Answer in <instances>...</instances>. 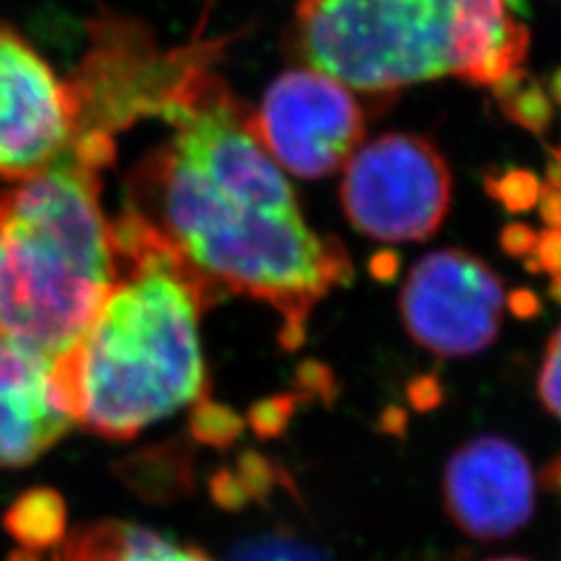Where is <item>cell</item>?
I'll return each instance as SVG.
<instances>
[{
	"instance_id": "obj_31",
	"label": "cell",
	"mask_w": 561,
	"mask_h": 561,
	"mask_svg": "<svg viewBox=\"0 0 561 561\" xmlns=\"http://www.w3.org/2000/svg\"><path fill=\"white\" fill-rule=\"evenodd\" d=\"M551 477H553V482H558L561 486V461L558 463V470H556Z\"/></svg>"
},
{
	"instance_id": "obj_23",
	"label": "cell",
	"mask_w": 561,
	"mask_h": 561,
	"mask_svg": "<svg viewBox=\"0 0 561 561\" xmlns=\"http://www.w3.org/2000/svg\"><path fill=\"white\" fill-rule=\"evenodd\" d=\"M539 215L547 225V229H560L561 231V190L545 185L539 196Z\"/></svg>"
},
{
	"instance_id": "obj_30",
	"label": "cell",
	"mask_w": 561,
	"mask_h": 561,
	"mask_svg": "<svg viewBox=\"0 0 561 561\" xmlns=\"http://www.w3.org/2000/svg\"><path fill=\"white\" fill-rule=\"evenodd\" d=\"M505 2H507V4L512 7V9H516V11H518V13H522V15H528V11H530V9H528V2H526V0H505Z\"/></svg>"
},
{
	"instance_id": "obj_5",
	"label": "cell",
	"mask_w": 561,
	"mask_h": 561,
	"mask_svg": "<svg viewBox=\"0 0 561 561\" xmlns=\"http://www.w3.org/2000/svg\"><path fill=\"white\" fill-rule=\"evenodd\" d=\"M449 202L447 162L433 141L416 134H385L366 141L345 164V217L373 240H426L442 227Z\"/></svg>"
},
{
	"instance_id": "obj_8",
	"label": "cell",
	"mask_w": 561,
	"mask_h": 561,
	"mask_svg": "<svg viewBox=\"0 0 561 561\" xmlns=\"http://www.w3.org/2000/svg\"><path fill=\"white\" fill-rule=\"evenodd\" d=\"M503 304L502 279L486 262L463 250H437L412 266L400 310L424 350L463 358L497 340Z\"/></svg>"
},
{
	"instance_id": "obj_24",
	"label": "cell",
	"mask_w": 561,
	"mask_h": 561,
	"mask_svg": "<svg viewBox=\"0 0 561 561\" xmlns=\"http://www.w3.org/2000/svg\"><path fill=\"white\" fill-rule=\"evenodd\" d=\"M530 80L528 78V73L520 69V67H516V69H512L510 73H505L502 80L495 81L493 83V92H495V99L500 101V104L505 101H510L514 94H518L522 88L526 85V81Z\"/></svg>"
},
{
	"instance_id": "obj_16",
	"label": "cell",
	"mask_w": 561,
	"mask_h": 561,
	"mask_svg": "<svg viewBox=\"0 0 561 561\" xmlns=\"http://www.w3.org/2000/svg\"><path fill=\"white\" fill-rule=\"evenodd\" d=\"M192 435L201 443L222 447L233 442L240 433L241 424L238 416L210 401H202L192 414Z\"/></svg>"
},
{
	"instance_id": "obj_17",
	"label": "cell",
	"mask_w": 561,
	"mask_h": 561,
	"mask_svg": "<svg viewBox=\"0 0 561 561\" xmlns=\"http://www.w3.org/2000/svg\"><path fill=\"white\" fill-rule=\"evenodd\" d=\"M229 561H327L300 542L285 537H262L233 549Z\"/></svg>"
},
{
	"instance_id": "obj_33",
	"label": "cell",
	"mask_w": 561,
	"mask_h": 561,
	"mask_svg": "<svg viewBox=\"0 0 561 561\" xmlns=\"http://www.w3.org/2000/svg\"><path fill=\"white\" fill-rule=\"evenodd\" d=\"M493 561H524V560H518V558H505V560H493Z\"/></svg>"
},
{
	"instance_id": "obj_15",
	"label": "cell",
	"mask_w": 561,
	"mask_h": 561,
	"mask_svg": "<svg viewBox=\"0 0 561 561\" xmlns=\"http://www.w3.org/2000/svg\"><path fill=\"white\" fill-rule=\"evenodd\" d=\"M539 178L526 169H507L497 178H486L484 190L489 196L502 202L507 213H528L541 196Z\"/></svg>"
},
{
	"instance_id": "obj_2",
	"label": "cell",
	"mask_w": 561,
	"mask_h": 561,
	"mask_svg": "<svg viewBox=\"0 0 561 561\" xmlns=\"http://www.w3.org/2000/svg\"><path fill=\"white\" fill-rule=\"evenodd\" d=\"M113 131L88 125L59 161L0 192V341L62 358L117 277L102 171Z\"/></svg>"
},
{
	"instance_id": "obj_19",
	"label": "cell",
	"mask_w": 561,
	"mask_h": 561,
	"mask_svg": "<svg viewBox=\"0 0 561 561\" xmlns=\"http://www.w3.org/2000/svg\"><path fill=\"white\" fill-rule=\"evenodd\" d=\"M500 243H502V250L507 256L526 259V256L537 252L539 233L533 227L524 225V222H510V225L503 227Z\"/></svg>"
},
{
	"instance_id": "obj_10",
	"label": "cell",
	"mask_w": 561,
	"mask_h": 561,
	"mask_svg": "<svg viewBox=\"0 0 561 561\" xmlns=\"http://www.w3.org/2000/svg\"><path fill=\"white\" fill-rule=\"evenodd\" d=\"M73 424L55 360L0 341V468L38 460Z\"/></svg>"
},
{
	"instance_id": "obj_18",
	"label": "cell",
	"mask_w": 561,
	"mask_h": 561,
	"mask_svg": "<svg viewBox=\"0 0 561 561\" xmlns=\"http://www.w3.org/2000/svg\"><path fill=\"white\" fill-rule=\"evenodd\" d=\"M539 396L545 408L561 421V329L551 337L541 375H539Z\"/></svg>"
},
{
	"instance_id": "obj_26",
	"label": "cell",
	"mask_w": 561,
	"mask_h": 561,
	"mask_svg": "<svg viewBox=\"0 0 561 561\" xmlns=\"http://www.w3.org/2000/svg\"><path fill=\"white\" fill-rule=\"evenodd\" d=\"M549 94H551L549 99H553L561 106V67L553 71V76L549 80Z\"/></svg>"
},
{
	"instance_id": "obj_1",
	"label": "cell",
	"mask_w": 561,
	"mask_h": 561,
	"mask_svg": "<svg viewBox=\"0 0 561 561\" xmlns=\"http://www.w3.org/2000/svg\"><path fill=\"white\" fill-rule=\"evenodd\" d=\"M113 238L115 283L55 368L76 422L127 442L204 396L198 327L222 294L134 210L113 221Z\"/></svg>"
},
{
	"instance_id": "obj_25",
	"label": "cell",
	"mask_w": 561,
	"mask_h": 561,
	"mask_svg": "<svg viewBox=\"0 0 561 561\" xmlns=\"http://www.w3.org/2000/svg\"><path fill=\"white\" fill-rule=\"evenodd\" d=\"M545 178H547V185L549 187L561 190V159L556 157L551 150H549V161H547V167H545Z\"/></svg>"
},
{
	"instance_id": "obj_29",
	"label": "cell",
	"mask_w": 561,
	"mask_h": 561,
	"mask_svg": "<svg viewBox=\"0 0 561 561\" xmlns=\"http://www.w3.org/2000/svg\"><path fill=\"white\" fill-rule=\"evenodd\" d=\"M549 296H551V300L558 301L561 306V275L553 277V280H551V285H549Z\"/></svg>"
},
{
	"instance_id": "obj_13",
	"label": "cell",
	"mask_w": 561,
	"mask_h": 561,
	"mask_svg": "<svg viewBox=\"0 0 561 561\" xmlns=\"http://www.w3.org/2000/svg\"><path fill=\"white\" fill-rule=\"evenodd\" d=\"M187 466L181 447L159 445L121 460L115 472L136 495L148 502H167L190 482Z\"/></svg>"
},
{
	"instance_id": "obj_27",
	"label": "cell",
	"mask_w": 561,
	"mask_h": 561,
	"mask_svg": "<svg viewBox=\"0 0 561 561\" xmlns=\"http://www.w3.org/2000/svg\"><path fill=\"white\" fill-rule=\"evenodd\" d=\"M524 268L528 271V273H542L545 268H542L541 261H539V256H537V252L535 254H530V256H526V261H524Z\"/></svg>"
},
{
	"instance_id": "obj_6",
	"label": "cell",
	"mask_w": 561,
	"mask_h": 561,
	"mask_svg": "<svg viewBox=\"0 0 561 561\" xmlns=\"http://www.w3.org/2000/svg\"><path fill=\"white\" fill-rule=\"evenodd\" d=\"M88 127L80 81H67L15 32L0 27V180L59 161Z\"/></svg>"
},
{
	"instance_id": "obj_21",
	"label": "cell",
	"mask_w": 561,
	"mask_h": 561,
	"mask_svg": "<svg viewBox=\"0 0 561 561\" xmlns=\"http://www.w3.org/2000/svg\"><path fill=\"white\" fill-rule=\"evenodd\" d=\"M400 268L401 259L396 250H379L368 261V271L379 283H393L400 275Z\"/></svg>"
},
{
	"instance_id": "obj_20",
	"label": "cell",
	"mask_w": 561,
	"mask_h": 561,
	"mask_svg": "<svg viewBox=\"0 0 561 561\" xmlns=\"http://www.w3.org/2000/svg\"><path fill=\"white\" fill-rule=\"evenodd\" d=\"M537 256L541 261L542 268L551 273L553 277L561 275V231L560 229H545L539 233L537 243Z\"/></svg>"
},
{
	"instance_id": "obj_12",
	"label": "cell",
	"mask_w": 561,
	"mask_h": 561,
	"mask_svg": "<svg viewBox=\"0 0 561 561\" xmlns=\"http://www.w3.org/2000/svg\"><path fill=\"white\" fill-rule=\"evenodd\" d=\"M2 524L27 551H44L65 539L67 505L55 489L36 486L21 493L7 510Z\"/></svg>"
},
{
	"instance_id": "obj_22",
	"label": "cell",
	"mask_w": 561,
	"mask_h": 561,
	"mask_svg": "<svg viewBox=\"0 0 561 561\" xmlns=\"http://www.w3.org/2000/svg\"><path fill=\"white\" fill-rule=\"evenodd\" d=\"M507 308L514 317H518L522 321L528 319H537L542 312V304L539 296L533 289H516L507 296Z\"/></svg>"
},
{
	"instance_id": "obj_14",
	"label": "cell",
	"mask_w": 561,
	"mask_h": 561,
	"mask_svg": "<svg viewBox=\"0 0 561 561\" xmlns=\"http://www.w3.org/2000/svg\"><path fill=\"white\" fill-rule=\"evenodd\" d=\"M503 115L522 129L541 136L553 121V104L539 81L528 80L518 94L502 102Z\"/></svg>"
},
{
	"instance_id": "obj_11",
	"label": "cell",
	"mask_w": 561,
	"mask_h": 561,
	"mask_svg": "<svg viewBox=\"0 0 561 561\" xmlns=\"http://www.w3.org/2000/svg\"><path fill=\"white\" fill-rule=\"evenodd\" d=\"M55 561H213L202 549L127 522L81 526L62 542Z\"/></svg>"
},
{
	"instance_id": "obj_28",
	"label": "cell",
	"mask_w": 561,
	"mask_h": 561,
	"mask_svg": "<svg viewBox=\"0 0 561 561\" xmlns=\"http://www.w3.org/2000/svg\"><path fill=\"white\" fill-rule=\"evenodd\" d=\"M7 561H42L38 556H34V551L21 549V551H13Z\"/></svg>"
},
{
	"instance_id": "obj_9",
	"label": "cell",
	"mask_w": 561,
	"mask_h": 561,
	"mask_svg": "<svg viewBox=\"0 0 561 561\" xmlns=\"http://www.w3.org/2000/svg\"><path fill=\"white\" fill-rule=\"evenodd\" d=\"M443 500L468 537L500 541L524 528L535 512V474L518 445L486 435L466 443L445 466Z\"/></svg>"
},
{
	"instance_id": "obj_32",
	"label": "cell",
	"mask_w": 561,
	"mask_h": 561,
	"mask_svg": "<svg viewBox=\"0 0 561 561\" xmlns=\"http://www.w3.org/2000/svg\"><path fill=\"white\" fill-rule=\"evenodd\" d=\"M551 152L561 159V148H551Z\"/></svg>"
},
{
	"instance_id": "obj_4",
	"label": "cell",
	"mask_w": 561,
	"mask_h": 561,
	"mask_svg": "<svg viewBox=\"0 0 561 561\" xmlns=\"http://www.w3.org/2000/svg\"><path fill=\"white\" fill-rule=\"evenodd\" d=\"M479 0H298L301 55L362 92L458 73L456 36Z\"/></svg>"
},
{
	"instance_id": "obj_7",
	"label": "cell",
	"mask_w": 561,
	"mask_h": 561,
	"mask_svg": "<svg viewBox=\"0 0 561 561\" xmlns=\"http://www.w3.org/2000/svg\"><path fill=\"white\" fill-rule=\"evenodd\" d=\"M248 127L291 175L322 180L358 150L364 113L341 81L314 69H294L268 85Z\"/></svg>"
},
{
	"instance_id": "obj_3",
	"label": "cell",
	"mask_w": 561,
	"mask_h": 561,
	"mask_svg": "<svg viewBox=\"0 0 561 561\" xmlns=\"http://www.w3.org/2000/svg\"><path fill=\"white\" fill-rule=\"evenodd\" d=\"M222 296L271 304L285 322L306 324L331 287L354 279L337 238H319L301 215L256 210L227 196L162 144L131 181V206Z\"/></svg>"
}]
</instances>
